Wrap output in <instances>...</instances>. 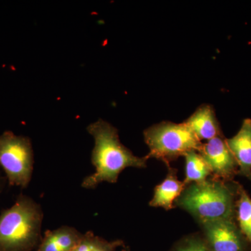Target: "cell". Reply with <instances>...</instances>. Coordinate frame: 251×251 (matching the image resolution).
<instances>
[{"instance_id":"cell-1","label":"cell","mask_w":251,"mask_h":251,"mask_svg":"<svg viewBox=\"0 0 251 251\" xmlns=\"http://www.w3.org/2000/svg\"><path fill=\"white\" fill-rule=\"evenodd\" d=\"M87 131L94 140L92 163L96 172L83 179L82 187L92 189L103 181L113 184L126 168L146 167L148 157L135 156L120 142L118 130L108 122H94L87 126Z\"/></svg>"},{"instance_id":"cell-2","label":"cell","mask_w":251,"mask_h":251,"mask_svg":"<svg viewBox=\"0 0 251 251\" xmlns=\"http://www.w3.org/2000/svg\"><path fill=\"white\" fill-rule=\"evenodd\" d=\"M239 186H232L227 181L210 176L201 182L187 185L175 204L188 211L201 225L235 220Z\"/></svg>"},{"instance_id":"cell-3","label":"cell","mask_w":251,"mask_h":251,"mask_svg":"<svg viewBox=\"0 0 251 251\" xmlns=\"http://www.w3.org/2000/svg\"><path fill=\"white\" fill-rule=\"evenodd\" d=\"M44 213L32 198L20 194L0 214V251H36L42 239Z\"/></svg>"},{"instance_id":"cell-4","label":"cell","mask_w":251,"mask_h":251,"mask_svg":"<svg viewBox=\"0 0 251 251\" xmlns=\"http://www.w3.org/2000/svg\"><path fill=\"white\" fill-rule=\"evenodd\" d=\"M144 138L150 149L148 159L156 158L168 167L179 157L199 151L202 144L184 122H161L145 130Z\"/></svg>"},{"instance_id":"cell-5","label":"cell","mask_w":251,"mask_h":251,"mask_svg":"<svg viewBox=\"0 0 251 251\" xmlns=\"http://www.w3.org/2000/svg\"><path fill=\"white\" fill-rule=\"evenodd\" d=\"M34 151L28 137L6 130L0 135V168L11 186L26 188L34 170Z\"/></svg>"},{"instance_id":"cell-6","label":"cell","mask_w":251,"mask_h":251,"mask_svg":"<svg viewBox=\"0 0 251 251\" xmlns=\"http://www.w3.org/2000/svg\"><path fill=\"white\" fill-rule=\"evenodd\" d=\"M211 251H250L251 245L235 220H220L201 225Z\"/></svg>"},{"instance_id":"cell-7","label":"cell","mask_w":251,"mask_h":251,"mask_svg":"<svg viewBox=\"0 0 251 251\" xmlns=\"http://www.w3.org/2000/svg\"><path fill=\"white\" fill-rule=\"evenodd\" d=\"M198 152L210 168L211 176L230 182L239 173V166L224 137L202 143Z\"/></svg>"},{"instance_id":"cell-8","label":"cell","mask_w":251,"mask_h":251,"mask_svg":"<svg viewBox=\"0 0 251 251\" xmlns=\"http://www.w3.org/2000/svg\"><path fill=\"white\" fill-rule=\"evenodd\" d=\"M226 141L239 166L238 174L251 180V119L244 120L237 134Z\"/></svg>"},{"instance_id":"cell-9","label":"cell","mask_w":251,"mask_h":251,"mask_svg":"<svg viewBox=\"0 0 251 251\" xmlns=\"http://www.w3.org/2000/svg\"><path fill=\"white\" fill-rule=\"evenodd\" d=\"M184 123L200 141L223 137L215 111L211 105H201Z\"/></svg>"},{"instance_id":"cell-10","label":"cell","mask_w":251,"mask_h":251,"mask_svg":"<svg viewBox=\"0 0 251 251\" xmlns=\"http://www.w3.org/2000/svg\"><path fill=\"white\" fill-rule=\"evenodd\" d=\"M175 168L168 167L166 179L156 186L153 199L150 205L154 207H163L166 210L175 208V202L181 196L186 185L177 178V172Z\"/></svg>"},{"instance_id":"cell-11","label":"cell","mask_w":251,"mask_h":251,"mask_svg":"<svg viewBox=\"0 0 251 251\" xmlns=\"http://www.w3.org/2000/svg\"><path fill=\"white\" fill-rule=\"evenodd\" d=\"M83 234L73 227L62 226L54 230H46L36 251H72Z\"/></svg>"},{"instance_id":"cell-12","label":"cell","mask_w":251,"mask_h":251,"mask_svg":"<svg viewBox=\"0 0 251 251\" xmlns=\"http://www.w3.org/2000/svg\"><path fill=\"white\" fill-rule=\"evenodd\" d=\"M186 159V186L191 183L201 182L211 176L210 168L197 151H191L184 156Z\"/></svg>"},{"instance_id":"cell-13","label":"cell","mask_w":251,"mask_h":251,"mask_svg":"<svg viewBox=\"0 0 251 251\" xmlns=\"http://www.w3.org/2000/svg\"><path fill=\"white\" fill-rule=\"evenodd\" d=\"M236 218L238 227L251 247V198L241 185L238 188Z\"/></svg>"},{"instance_id":"cell-14","label":"cell","mask_w":251,"mask_h":251,"mask_svg":"<svg viewBox=\"0 0 251 251\" xmlns=\"http://www.w3.org/2000/svg\"><path fill=\"white\" fill-rule=\"evenodd\" d=\"M122 246H124L123 241L108 242L89 231L83 234L80 242L72 251H116Z\"/></svg>"},{"instance_id":"cell-15","label":"cell","mask_w":251,"mask_h":251,"mask_svg":"<svg viewBox=\"0 0 251 251\" xmlns=\"http://www.w3.org/2000/svg\"><path fill=\"white\" fill-rule=\"evenodd\" d=\"M170 251H211L202 235L191 234L176 243Z\"/></svg>"},{"instance_id":"cell-16","label":"cell","mask_w":251,"mask_h":251,"mask_svg":"<svg viewBox=\"0 0 251 251\" xmlns=\"http://www.w3.org/2000/svg\"><path fill=\"white\" fill-rule=\"evenodd\" d=\"M6 176H3L1 175V171H0V193L2 192L4 190L5 184H6Z\"/></svg>"},{"instance_id":"cell-17","label":"cell","mask_w":251,"mask_h":251,"mask_svg":"<svg viewBox=\"0 0 251 251\" xmlns=\"http://www.w3.org/2000/svg\"><path fill=\"white\" fill-rule=\"evenodd\" d=\"M123 251H130L129 250H124Z\"/></svg>"}]
</instances>
